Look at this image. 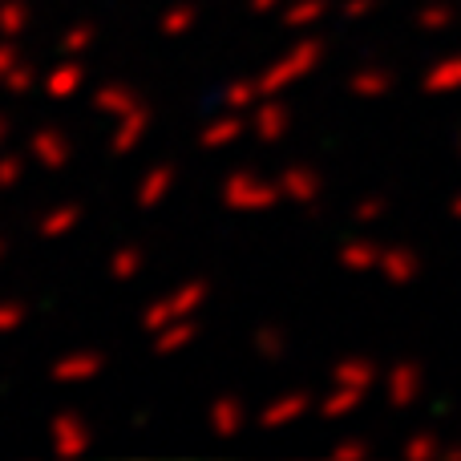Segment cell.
<instances>
[{
    "label": "cell",
    "mask_w": 461,
    "mask_h": 461,
    "mask_svg": "<svg viewBox=\"0 0 461 461\" xmlns=\"http://www.w3.org/2000/svg\"><path fill=\"white\" fill-rule=\"evenodd\" d=\"M454 150H457V158H461V134H457V142H454Z\"/></svg>",
    "instance_id": "obj_45"
},
{
    "label": "cell",
    "mask_w": 461,
    "mask_h": 461,
    "mask_svg": "<svg viewBox=\"0 0 461 461\" xmlns=\"http://www.w3.org/2000/svg\"><path fill=\"white\" fill-rule=\"evenodd\" d=\"M284 13V29H292V32H300V29H308V24H316L320 16L328 13V0H292L287 8H279Z\"/></svg>",
    "instance_id": "obj_25"
},
{
    "label": "cell",
    "mask_w": 461,
    "mask_h": 461,
    "mask_svg": "<svg viewBox=\"0 0 461 461\" xmlns=\"http://www.w3.org/2000/svg\"><path fill=\"white\" fill-rule=\"evenodd\" d=\"M287 0H247V8H251L255 16H263V13H276V8H284Z\"/></svg>",
    "instance_id": "obj_41"
},
{
    "label": "cell",
    "mask_w": 461,
    "mask_h": 461,
    "mask_svg": "<svg viewBox=\"0 0 461 461\" xmlns=\"http://www.w3.org/2000/svg\"><path fill=\"white\" fill-rule=\"evenodd\" d=\"M255 352H259L267 365L284 360V352H287V332H284L279 324H263L259 332H255Z\"/></svg>",
    "instance_id": "obj_31"
},
{
    "label": "cell",
    "mask_w": 461,
    "mask_h": 461,
    "mask_svg": "<svg viewBox=\"0 0 461 461\" xmlns=\"http://www.w3.org/2000/svg\"><path fill=\"white\" fill-rule=\"evenodd\" d=\"M449 219H457V223H461V194H454V199H449Z\"/></svg>",
    "instance_id": "obj_42"
},
{
    "label": "cell",
    "mask_w": 461,
    "mask_h": 461,
    "mask_svg": "<svg viewBox=\"0 0 461 461\" xmlns=\"http://www.w3.org/2000/svg\"><path fill=\"white\" fill-rule=\"evenodd\" d=\"M194 21H199V8L194 5H170L167 13H162L158 29H162V37L167 41H178V37H186V32L194 29Z\"/></svg>",
    "instance_id": "obj_27"
},
{
    "label": "cell",
    "mask_w": 461,
    "mask_h": 461,
    "mask_svg": "<svg viewBox=\"0 0 461 461\" xmlns=\"http://www.w3.org/2000/svg\"><path fill=\"white\" fill-rule=\"evenodd\" d=\"M243 134H247V122L239 118L235 110H227L223 118H215V122H207V126H203L199 146H203V150H223V146H235Z\"/></svg>",
    "instance_id": "obj_18"
},
{
    "label": "cell",
    "mask_w": 461,
    "mask_h": 461,
    "mask_svg": "<svg viewBox=\"0 0 461 461\" xmlns=\"http://www.w3.org/2000/svg\"><path fill=\"white\" fill-rule=\"evenodd\" d=\"M373 8H381V0H344L340 16H344V21H360V16H368Z\"/></svg>",
    "instance_id": "obj_39"
},
{
    "label": "cell",
    "mask_w": 461,
    "mask_h": 461,
    "mask_svg": "<svg viewBox=\"0 0 461 461\" xmlns=\"http://www.w3.org/2000/svg\"><path fill=\"white\" fill-rule=\"evenodd\" d=\"M381 279L393 287H409L417 276H421V255L413 247H384L381 251Z\"/></svg>",
    "instance_id": "obj_8"
},
{
    "label": "cell",
    "mask_w": 461,
    "mask_h": 461,
    "mask_svg": "<svg viewBox=\"0 0 461 461\" xmlns=\"http://www.w3.org/2000/svg\"><path fill=\"white\" fill-rule=\"evenodd\" d=\"M446 461H461V441H454V446H446V454H441Z\"/></svg>",
    "instance_id": "obj_43"
},
{
    "label": "cell",
    "mask_w": 461,
    "mask_h": 461,
    "mask_svg": "<svg viewBox=\"0 0 461 461\" xmlns=\"http://www.w3.org/2000/svg\"><path fill=\"white\" fill-rule=\"evenodd\" d=\"M138 102H142V97H138L134 89L126 86V81H105V86L94 89V110L97 113H110V118H122V113H130Z\"/></svg>",
    "instance_id": "obj_19"
},
{
    "label": "cell",
    "mask_w": 461,
    "mask_h": 461,
    "mask_svg": "<svg viewBox=\"0 0 461 461\" xmlns=\"http://www.w3.org/2000/svg\"><path fill=\"white\" fill-rule=\"evenodd\" d=\"M384 397L393 409H409L421 401V365L417 360H397L384 376Z\"/></svg>",
    "instance_id": "obj_7"
},
{
    "label": "cell",
    "mask_w": 461,
    "mask_h": 461,
    "mask_svg": "<svg viewBox=\"0 0 461 461\" xmlns=\"http://www.w3.org/2000/svg\"><path fill=\"white\" fill-rule=\"evenodd\" d=\"M312 401H316V397H312L308 389L279 393V397H271L267 405L259 409V429H287V425H295L300 417H308Z\"/></svg>",
    "instance_id": "obj_5"
},
{
    "label": "cell",
    "mask_w": 461,
    "mask_h": 461,
    "mask_svg": "<svg viewBox=\"0 0 461 461\" xmlns=\"http://www.w3.org/2000/svg\"><path fill=\"white\" fill-rule=\"evenodd\" d=\"M393 69H384V65H365V69H357L348 77V94L360 97V102H376V97H384L393 89Z\"/></svg>",
    "instance_id": "obj_16"
},
{
    "label": "cell",
    "mask_w": 461,
    "mask_h": 461,
    "mask_svg": "<svg viewBox=\"0 0 461 461\" xmlns=\"http://www.w3.org/2000/svg\"><path fill=\"white\" fill-rule=\"evenodd\" d=\"M146 267V255L138 251V247H122V251L110 255V276L118 279V284H130V279H138Z\"/></svg>",
    "instance_id": "obj_30"
},
{
    "label": "cell",
    "mask_w": 461,
    "mask_h": 461,
    "mask_svg": "<svg viewBox=\"0 0 461 461\" xmlns=\"http://www.w3.org/2000/svg\"><path fill=\"white\" fill-rule=\"evenodd\" d=\"M384 215H389V199H384V194H368V199H360L357 211H352V219H357L360 227L376 223V219H384Z\"/></svg>",
    "instance_id": "obj_35"
},
{
    "label": "cell",
    "mask_w": 461,
    "mask_h": 461,
    "mask_svg": "<svg viewBox=\"0 0 461 461\" xmlns=\"http://www.w3.org/2000/svg\"><path fill=\"white\" fill-rule=\"evenodd\" d=\"M207 300H211V284H207V279H186L183 287H175V292L167 295V303H170V312H175V320L194 316V312H199Z\"/></svg>",
    "instance_id": "obj_23"
},
{
    "label": "cell",
    "mask_w": 461,
    "mask_h": 461,
    "mask_svg": "<svg viewBox=\"0 0 461 461\" xmlns=\"http://www.w3.org/2000/svg\"><path fill=\"white\" fill-rule=\"evenodd\" d=\"M81 215H86V211H81V203H61V207H53V211H49V215L37 223V235H41V239H61V235H69V230L81 223Z\"/></svg>",
    "instance_id": "obj_24"
},
{
    "label": "cell",
    "mask_w": 461,
    "mask_h": 461,
    "mask_svg": "<svg viewBox=\"0 0 461 461\" xmlns=\"http://www.w3.org/2000/svg\"><path fill=\"white\" fill-rule=\"evenodd\" d=\"M263 97V89H259V77H235V81H227L223 86V105L227 110H235V113H243V110H251L255 102Z\"/></svg>",
    "instance_id": "obj_26"
},
{
    "label": "cell",
    "mask_w": 461,
    "mask_h": 461,
    "mask_svg": "<svg viewBox=\"0 0 461 461\" xmlns=\"http://www.w3.org/2000/svg\"><path fill=\"white\" fill-rule=\"evenodd\" d=\"M457 21V8L449 0H433V5L417 8V29L421 32H446Z\"/></svg>",
    "instance_id": "obj_29"
},
{
    "label": "cell",
    "mask_w": 461,
    "mask_h": 461,
    "mask_svg": "<svg viewBox=\"0 0 461 461\" xmlns=\"http://www.w3.org/2000/svg\"><path fill=\"white\" fill-rule=\"evenodd\" d=\"M279 191H284L287 203H295V207H316L320 194H324V178H320L316 167H287L279 170Z\"/></svg>",
    "instance_id": "obj_6"
},
{
    "label": "cell",
    "mask_w": 461,
    "mask_h": 461,
    "mask_svg": "<svg viewBox=\"0 0 461 461\" xmlns=\"http://www.w3.org/2000/svg\"><path fill=\"white\" fill-rule=\"evenodd\" d=\"M32 86H37V69H32L29 61H16L13 69H8V77H5V89L21 97V94H29Z\"/></svg>",
    "instance_id": "obj_34"
},
{
    "label": "cell",
    "mask_w": 461,
    "mask_h": 461,
    "mask_svg": "<svg viewBox=\"0 0 461 461\" xmlns=\"http://www.w3.org/2000/svg\"><path fill=\"white\" fill-rule=\"evenodd\" d=\"M49 441H53V454L73 461L81 454H89V446H94V429H89L86 417L77 413H57L53 421H49Z\"/></svg>",
    "instance_id": "obj_3"
},
{
    "label": "cell",
    "mask_w": 461,
    "mask_h": 461,
    "mask_svg": "<svg viewBox=\"0 0 461 461\" xmlns=\"http://www.w3.org/2000/svg\"><path fill=\"white\" fill-rule=\"evenodd\" d=\"M29 154H32V162H41L45 170H65L69 167V138H65L61 130L45 126L29 138Z\"/></svg>",
    "instance_id": "obj_12"
},
{
    "label": "cell",
    "mask_w": 461,
    "mask_h": 461,
    "mask_svg": "<svg viewBox=\"0 0 461 461\" xmlns=\"http://www.w3.org/2000/svg\"><path fill=\"white\" fill-rule=\"evenodd\" d=\"M441 454H446V446H441V438L433 429L413 433V438L401 446V457L405 461H441Z\"/></svg>",
    "instance_id": "obj_28"
},
{
    "label": "cell",
    "mask_w": 461,
    "mask_h": 461,
    "mask_svg": "<svg viewBox=\"0 0 461 461\" xmlns=\"http://www.w3.org/2000/svg\"><path fill=\"white\" fill-rule=\"evenodd\" d=\"M105 368V357L102 352H69V357H57L49 376L57 384H81V381H94L97 373Z\"/></svg>",
    "instance_id": "obj_9"
},
{
    "label": "cell",
    "mask_w": 461,
    "mask_h": 461,
    "mask_svg": "<svg viewBox=\"0 0 461 461\" xmlns=\"http://www.w3.org/2000/svg\"><path fill=\"white\" fill-rule=\"evenodd\" d=\"M94 41H97V29L89 21H81V24H73V29H65L61 53L65 57H81V53H89V49H94Z\"/></svg>",
    "instance_id": "obj_33"
},
{
    "label": "cell",
    "mask_w": 461,
    "mask_h": 461,
    "mask_svg": "<svg viewBox=\"0 0 461 461\" xmlns=\"http://www.w3.org/2000/svg\"><path fill=\"white\" fill-rule=\"evenodd\" d=\"M170 186H175V167H170V162L150 167V170H146V178H142V186H138V207L154 211L170 194Z\"/></svg>",
    "instance_id": "obj_20"
},
{
    "label": "cell",
    "mask_w": 461,
    "mask_h": 461,
    "mask_svg": "<svg viewBox=\"0 0 461 461\" xmlns=\"http://www.w3.org/2000/svg\"><path fill=\"white\" fill-rule=\"evenodd\" d=\"M199 340V324H194L191 316L175 320V324H167L162 332H154V352L158 357H175V352H183L186 344Z\"/></svg>",
    "instance_id": "obj_21"
},
{
    "label": "cell",
    "mask_w": 461,
    "mask_h": 461,
    "mask_svg": "<svg viewBox=\"0 0 461 461\" xmlns=\"http://www.w3.org/2000/svg\"><path fill=\"white\" fill-rule=\"evenodd\" d=\"M368 393L365 389H352V384H336L332 393H328L324 401H320V417L324 421H344L348 413H357L360 405H365Z\"/></svg>",
    "instance_id": "obj_22"
},
{
    "label": "cell",
    "mask_w": 461,
    "mask_h": 461,
    "mask_svg": "<svg viewBox=\"0 0 461 461\" xmlns=\"http://www.w3.org/2000/svg\"><path fill=\"white\" fill-rule=\"evenodd\" d=\"M373 457V446L360 438H344L332 446V461H368Z\"/></svg>",
    "instance_id": "obj_36"
},
{
    "label": "cell",
    "mask_w": 461,
    "mask_h": 461,
    "mask_svg": "<svg viewBox=\"0 0 461 461\" xmlns=\"http://www.w3.org/2000/svg\"><path fill=\"white\" fill-rule=\"evenodd\" d=\"M0 255H5V243H0Z\"/></svg>",
    "instance_id": "obj_46"
},
{
    "label": "cell",
    "mask_w": 461,
    "mask_h": 461,
    "mask_svg": "<svg viewBox=\"0 0 461 461\" xmlns=\"http://www.w3.org/2000/svg\"><path fill=\"white\" fill-rule=\"evenodd\" d=\"M150 122H154V110H150L146 102H138L134 110L118 118V126H113V138H110V150H113V154H130V150H134V146L146 138Z\"/></svg>",
    "instance_id": "obj_10"
},
{
    "label": "cell",
    "mask_w": 461,
    "mask_h": 461,
    "mask_svg": "<svg viewBox=\"0 0 461 461\" xmlns=\"http://www.w3.org/2000/svg\"><path fill=\"white\" fill-rule=\"evenodd\" d=\"M287 130H292V110H287L284 94L259 97V102H255V113H251V134L259 138L263 146H271V142H279Z\"/></svg>",
    "instance_id": "obj_4"
},
{
    "label": "cell",
    "mask_w": 461,
    "mask_h": 461,
    "mask_svg": "<svg viewBox=\"0 0 461 461\" xmlns=\"http://www.w3.org/2000/svg\"><path fill=\"white\" fill-rule=\"evenodd\" d=\"M24 324V303H0V336Z\"/></svg>",
    "instance_id": "obj_38"
},
{
    "label": "cell",
    "mask_w": 461,
    "mask_h": 461,
    "mask_svg": "<svg viewBox=\"0 0 461 461\" xmlns=\"http://www.w3.org/2000/svg\"><path fill=\"white\" fill-rule=\"evenodd\" d=\"M21 61V53H16V45L13 41H0V86H5V77H8V69H13V65Z\"/></svg>",
    "instance_id": "obj_40"
},
{
    "label": "cell",
    "mask_w": 461,
    "mask_h": 461,
    "mask_svg": "<svg viewBox=\"0 0 461 461\" xmlns=\"http://www.w3.org/2000/svg\"><path fill=\"white\" fill-rule=\"evenodd\" d=\"M324 61V41H316V37H303V41H295L292 49H287L279 61H271L267 69L259 73V89H263V97H276V94H284L287 86H295L300 77H308V73H316V65Z\"/></svg>",
    "instance_id": "obj_1"
},
{
    "label": "cell",
    "mask_w": 461,
    "mask_h": 461,
    "mask_svg": "<svg viewBox=\"0 0 461 461\" xmlns=\"http://www.w3.org/2000/svg\"><path fill=\"white\" fill-rule=\"evenodd\" d=\"M381 243H373V239H348V243L336 251V263H340L344 271H352V276H365V271H376L381 267Z\"/></svg>",
    "instance_id": "obj_13"
},
{
    "label": "cell",
    "mask_w": 461,
    "mask_h": 461,
    "mask_svg": "<svg viewBox=\"0 0 461 461\" xmlns=\"http://www.w3.org/2000/svg\"><path fill=\"white\" fill-rule=\"evenodd\" d=\"M81 86H86V69H81L73 57L61 61V65H53V69L45 73V94L53 97V102H69V97H77Z\"/></svg>",
    "instance_id": "obj_14"
},
{
    "label": "cell",
    "mask_w": 461,
    "mask_h": 461,
    "mask_svg": "<svg viewBox=\"0 0 461 461\" xmlns=\"http://www.w3.org/2000/svg\"><path fill=\"white\" fill-rule=\"evenodd\" d=\"M29 29V5L24 0H0V37L16 41Z\"/></svg>",
    "instance_id": "obj_32"
},
{
    "label": "cell",
    "mask_w": 461,
    "mask_h": 461,
    "mask_svg": "<svg viewBox=\"0 0 461 461\" xmlns=\"http://www.w3.org/2000/svg\"><path fill=\"white\" fill-rule=\"evenodd\" d=\"M8 134H13V126H8V118H0V146L8 142Z\"/></svg>",
    "instance_id": "obj_44"
},
{
    "label": "cell",
    "mask_w": 461,
    "mask_h": 461,
    "mask_svg": "<svg viewBox=\"0 0 461 461\" xmlns=\"http://www.w3.org/2000/svg\"><path fill=\"white\" fill-rule=\"evenodd\" d=\"M207 425H211V433H215V438H223V441L239 438V433H243V425H247L243 401H239L235 393H223V397H215V401H211Z\"/></svg>",
    "instance_id": "obj_11"
},
{
    "label": "cell",
    "mask_w": 461,
    "mask_h": 461,
    "mask_svg": "<svg viewBox=\"0 0 461 461\" xmlns=\"http://www.w3.org/2000/svg\"><path fill=\"white\" fill-rule=\"evenodd\" d=\"M421 89L433 97L457 94L461 89V53H449V57H441V61H433L429 73L421 77Z\"/></svg>",
    "instance_id": "obj_17"
},
{
    "label": "cell",
    "mask_w": 461,
    "mask_h": 461,
    "mask_svg": "<svg viewBox=\"0 0 461 461\" xmlns=\"http://www.w3.org/2000/svg\"><path fill=\"white\" fill-rule=\"evenodd\" d=\"M381 381V368H376V360L368 357H344L332 365V384H352V389H373V384Z\"/></svg>",
    "instance_id": "obj_15"
},
{
    "label": "cell",
    "mask_w": 461,
    "mask_h": 461,
    "mask_svg": "<svg viewBox=\"0 0 461 461\" xmlns=\"http://www.w3.org/2000/svg\"><path fill=\"white\" fill-rule=\"evenodd\" d=\"M219 199H223L227 211H271V207L284 203V191H279V183H271V178L239 167V170H230V175L223 178Z\"/></svg>",
    "instance_id": "obj_2"
},
{
    "label": "cell",
    "mask_w": 461,
    "mask_h": 461,
    "mask_svg": "<svg viewBox=\"0 0 461 461\" xmlns=\"http://www.w3.org/2000/svg\"><path fill=\"white\" fill-rule=\"evenodd\" d=\"M21 178H24V158L21 154H5L0 158V191H13Z\"/></svg>",
    "instance_id": "obj_37"
}]
</instances>
